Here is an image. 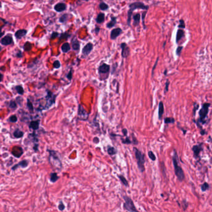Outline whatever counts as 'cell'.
Returning <instances> with one entry per match:
<instances>
[{
	"label": "cell",
	"mask_w": 212,
	"mask_h": 212,
	"mask_svg": "<svg viewBox=\"0 0 212 212\" xmlns=\"http://www.w3.org/2000/svg\"><path fill=\"white\" fill-rule=\"evenodd\" d=\"M172 161H173L175 175L177 176L178 181L182 182L185 178V175H184V172L183 171L182 167H181V165H179V163H178V155L177 153L175 152V151H174V156L172 157Z\"/></svg>",
	"instance_id": "1"
},
{
	"label": "cell",
	"mask_w": 212,
	"mask_h": 212,
	"mask_svg": "<svg viewBox=\"0 0 212 212\" xmlns=\"http://www.w3.org/2000/svg\"><path fill=\"white\" fill-rule=\"evenodd\" d=\"M148 8H149L148 6L145 5L143 3L141 2H134L130 4V9H129L128 13V25L130 26L131 20L133 11H134L136 9H141L147 11Z\"/></svg>",
	"instance_id": "2"
},
{
	"label": "cell",
	"mask_w": 212,
	"mask_h": 212,
	"mask_svg": "<svg viewBox=\"0 0 212 212\" xmlns=\"http://www.w3.org/2000/svg\"><path fill=\"white\" fill-rule=\"evenodd\" d=\"M134 151L135 154V156H136V159L137 160V166L139 171L141 172H143L144 171V162H145V159H144V155L142 153L141 151L137 149L136 147H134Z\"/></svg>",
	"instance_id": "3"
},
{
	"label": "cell",
	"mask_w": 212,
	"mask_h": 212,
	"mask_svg": "<svg viewBox=\"0 0 212 212\" xmlns=\"http://www.w3.org/2000/svg\"><path fill=\"white\" fill-rule=\"evenodd\" d=\"M124 200L125 201L124 205H123L124 210L129 211H137L133 200L131 199L130 197L128 196H124Z\"/></svg>",
	"instance_id": "4"
},
{
	"label": "cell",
	"mask_w": 212,
	"mask_h": 212,
	"mask_svg": "<svg viewBox=\"0 0 212 212\" xmlns=\"http://www.w3.org/2000/svg\"><path fill=\"white\" fill-rule=\"evenodd\" d=\"M210 103H205L203 104L202 108L201 110H200L199 111V115L200 120H204L206 116H207V114H208V109L209 107H210Z\"/></svg>",
	"instance_id": "5"
},
{
	"label": "cell",
	"mask_w": 212,
	"mask_h": 212,
	"mask_svg": "<svg viewBox=\"0 0 212 212\" xmlns=\"http://www.w3.org/2000/svg\"><path fill=\"white\" fill-rule=\"evenodd\" d=\"M78 116L80 120H87L88 119L89 114L87 112L86 110H85L82 105L80 104L78 107Z\"/></svg>",
	"instance_id": "6"
},
{
	"label": "cell",
	"mask_w": 212,
	"mask_h": 212,
	"mask_svg": "<svg viewBox=\"0 0 212 212\" xmlns=\"http://www.w3.org/2000/svg\"><path fill=\"white\" fill-rule=\"evenodd\" d=\"M13 43V37L11 34H7L1 39V44L3 46H8Z\"/></svg>",
	"instance_id": "7"
},
{
	"label": "cell",
	"mask_w": 212,
	"mask_h": 212,
	"mask_svg": "<svg viewBox=\"0 0 212 212\" xmlns=\"http://www.w3.org/2000/svg\"><path fill=\"white\" fill-rule=\"evenodd\" d=\"M121 48L122 49L121 55L123 58L128 57L130 54V48L127 46L126 43H122L121 44Z\"/></svg>",
	"instance_id": "8"
},
{
	"label": "cell",
	"mask_w": 212,
	"mask_h": 212,
	"mask_svg": "<svg viewBox=\"0 0 212 212\" xmlns=\"http://www.w3.org/2000/svg\"><path fill=\"white\" fill-rule=\"evenodd\" d=\"M93 44L90 43L87 44L85 46V47L83 48L82 50V54H83V56H87L90 53L91 50L93 49Z\"/></svg>",
	"instance_id": "9"
},
{
	"label": "cell",
	"mask_w": 212,
	"mask_h": 212,
	"mask_svg": "<svg viewBox=\"0 0 212 212\" xmlns=\"http://www.w3.org/2000/svg\"><path fill=\"white\" fill-rule=\"evenodd\" d=\"M122 33V29L121 28H115L114 29H113L111 32V35H110V37H111V39L114 40V39H116Z\"/></svg>",
	"instance_id": "10"
},
{
	"label": "cell",
	"mask_w": 212,
	"mask_h": 212,
	"mask_svg": "<svg viewBox=\"0 0 212 212\" xmlns=\"http://www.w3.org/2000/svg\"><path fill=\"white\" fill-rule=\"evenodd\" d=\"M47 107H50L52 104H54L56 101V97H54L52 95V92L48 91L47 96Z\"/></svg>",
	"instance_id": "11"
},
{
	"label": "cell",
	"mask_w": 212,
	"mask_h": 212,
	"mask_svg": "<svg viewBox=\"0 0 212 212\" xmlns=\"http://www.w3.org/2000/svg\"><path fill=\"white\" fill-rule=\"evenodd\" d=\"M13 156L16 157L17 158L20 157L23 154V151L21 147H14L12 151Z\"/></svg>",
	"instance_id": "12"
},
{
	"label": "cell",
	"mask_w": 212,
	"mask_h": 212,
	"mask_svg": "<svg viewBox=\"0 0 212 212\" xmlns=\"http://www.w3.org/2000/svg\"><path fill=\"white\" fill-rule=\"evenodd\" d=\"M67 8V5L63 3H59L56 4L54 6V9L57 12H62L65 11Z\"/></svg>",
	"instance_id": "13"
},
{
	"label": "cell",
	"mask_w": 212,
	"mask_h": 212,
	"mask_svg": "<svg viewBox=\"0 0 212 212\" xmlns=\"http://www.w3.org/2000/svg\"><path fill=\"white\" fill-rule=\"evenodd\" d=\"M110 65L108 64H106V63H104V64L101 65V66L99 67V73H108V72L110 71Z\"/></svg>",
	"instance_id": "14"
},
{
	"label": "cell",
	"mask_w": 212,
	"mask_h": 212,
	"mask_svg": "<svg viewBox=\"0 0 212 212\" xmlns=\"http://www.w3.org/2000/svg\"><path fill=\"white\" fill-rule=\"evenodd\" d=\"M27 34V30L26 29H20L17 30L15 33V37L17 39H22L23 37L26 36Z\"/></svg>",
	"instance_id": "15"
},
{
	"label": "cell",
	"mask_w": 212,
	"mask_h": 212,
	"mask_svg": "<svg viewBox=\"0 0 212 212\" xmlns=\"http://www.w3.org/2000/svg\"><path fill=\"white\" fill-rule=\"evenodd\" d=\"M28 164H29L28 161H26V160H23V161H21V162H20L19 164H17L14 165V166H13L12 167V170H13V171H14V170H16L17 169V167H18V166H21L23 168L26 167L28 165Z\"/></svg>",
	"instance_id": "16"
},
{
	"label": "cell",
	"mask_w": 212,
	"mask_h": 212,
	"mask_svg": "<svg viewBox=\"0 0 212 212\" xmlns=\"http://www.w3.org/2000/svg\"><path fill=\"white\" fill-rule=\"evenodd\" d=\"M184 35H185V32L184 31V30L182 29H179L177 30V37H176V43H178L180 40H181V39L182 37H184Z\"/></svg>",
	"instance_id": "17"
},
{
	"label": "cell",
	"mask_w": 212,
	"mask_h": 212,
	"mask_svg": "<svg viewBox=\"0 0 212 212\" xmlns=\"http://www.w3.org/2000/svg\"><path fill=\"white\" fill-rule=\"evenodd\" d=\"M164 111V104L162 101L159 102V111H158V116H159V119L161 120L163 116Z\"/></svg>",
	"instance_id": "18"
},
{
	"label": "cell",
	"mask_w": 212,
	"mask_h": 212,
	"mask_svg": "<svg viewBox=\"0 0 212 212\" xmlns=\"http://www.w3.org/2000/svg\"><path fill=\"white\" fill-rule=\"evenodd\" d=\"M72 46L74 50H78L80 49V43L77 39L74 38L72 41Z\"/></svg>",
	"instance_id": "19"
},
{
	"label": "cell",
	"mask_w": 212,
	"mask_h": 212,
	"mask_svg": "<svg viewBox=\"0 0 212 212\" xmlns=\"http://www.w3.org/2000/svg\"><path fill=\"white\" fill-rule=\"evenodd\" d=\"M39 121H33L30 123L29 128L33 130H36L39 129Z\"/></svg>",
	"instance_id": "20"
},
{
	"label": "cell",
	"mask_w": 212,
	"mask_h": 212,
	"mask_svg": "<svg viewBox=\"0 0 212 212\" xmlns=\"http://www.w3.org/2000/svg\"><path fill=\"white\" fill-rule=\"evenodd\" d=\"M140 18H141L140 14L137 13V14H134V16H133V19H134V23H133V24H134V26H137L139 25V22H140Z\"/></svg>",
	"instance_id": "21"
},
{
	"label": "cell",
	"mask_w": 212,
	"mask_h": 212,
	"mask_svg": "<svg viewBox=\"0 0 212 212\" xmlns=\"http://www.w3.org/2000/svg\"><path fill=\"white\" fill-rule=\"evenodd\" d=\"M61 49H62V51L64 53H67L70 50V46L68 43H65L63 44L61 47Z\"/></svg>",
	"instance_id": "22"
},
{
	"label": "cell",
	"mask_w": 212,
	"mask_h": 212,
	"mask_svg": "<svg viewBox=\"0 0 212 212\" xmlns=\"http://www.w3.org/2000/svg\"><path fill=\"white\" fill-rule=\"evenodd\" d=\"M13 135H14V136L16 138H20V137H23V135H24V133H23V131H21L17 129V130L14 131Z\"/></svg>",
	"instance_id": "23"
},
{
	"label": "cell",
	"mask_w": 212,
	"mask_h": 212,
	"mask_svg": "<svg viewBox=\"0 0 212 212\" xmlns=\"http://www.w3.org/2000/svg\"><path fill=\"white\" fill-rule=\"evenodd\" d=\"M116 23V18L115 17H111V21L107 24V27L108 28H111L115 25Z\"/></svg>",
	"instance_id": "24"
},
{
	"label": "cell",
	"mask_w": 212,
	"mask_h": 212,
	"mask_svg": "<svg viewBox=\"0 0 212 212\" xmlns=\"http://www.w3.org/2000/svg\"><path fill=\"white\" fill-rule=\"evenodd\" d=\"M50 181H51L52 182H56L58 179H59V177L57 175V174L56 172H54V173L50 174Z\"/></svg>",
	"instance_id": "25"
},
{
	"label": "cell",
	"mask_w": 212,
	"mask_h": 212,
	"mask_svg": "<svg viewBox=\"0 0 212 212\" xmlns=\"http://www.w3.org/2000/svg\"><path fill=\"white\" fill-rule=\"evenodd\" d=\"M97 22L98 23H102L104 20V14L103 13H100L97 17Z\"/></svg>",
	"instance_id": "26"
},
{
	"label": "cell",
	"mask_w": 212,
	"mask_h": 212,
	"mask_svg": "<svg viewBox=\"0 0 212 212\" xmlns=\"http://www.w3.org/2000/svg\"><path fill=\"white\" fill-rule=\"evenodd\" d=\"M192 150H193V151H194V154H195V156H198L200 152L201 151L202 148L198 146H194V147H192Z\"/></svg>",
	"instance_id": "27"
},
{
	"label": "cell",
	"mask_w": 212,
	"mask_h": 212,
	"mask_svg": "<svg viewBox=\"0 0 212 212\" xmlns=\"http://www.w3.org/2000/svg\"><path fill=\"white\" fill-rule=\"evenodd\" d=\"M107 151H108V153L110 155H114L116 153V150L115 148L111 147V146H108Z\"/></svg>",
	"instance_id": "28"
},
{
	"label": "cell",
	"mask_w": 212,
	"mask_h": 212,
	"mask_svg": "<svg viewBox=\"0 0 212 212\" xmlns=\"http://www.w3.org/2000/svg\"><path fill=\"white\" fill-rule=\"evenodd\" d=\"M68 19H69V14H63V15H62V16L59 18V21H60V23H65V22H66Z\"/></svg>",
	"instance_id": "29"
},
{
	"label": "cell",
	"mask_w": 212,
	"mask_h": 212,
	"mask_svg": "<svg viewBox=\"0 0 212 212\" xmlns=\"http://www.w3.org/2000/svg\"><path fill=\"white\" fill-rule=\"evenodd\" d=\"M118 177H119V178L120 179V181H121V182L123 183V185H124L126 187L128 186V182L127 180L126 179V178L124 177V176H123V175H119Z\"/></svg>",
	"instance_id": "30"
},
{
	"label": "cell",
	"mask_w": 212,
	"mask_h": 212,
	"mask_svg": "<svg viewBox=\"0 0 212 212\" xmlns=\"http://www.w3.org/2000/svg\"><path fill=\"white\" fill-rule=\"evenodd\" d=\"M15 89L16 90L17 92L20 95H23L24 93V89H23V87L20 86V85H18V86H16L15 87Z\"/></svg>",
	"instance_id": "31"
},
{
	"label": "cell",
	"mask_w": 212,
	"mask_h": 212,
	"mask_svg": "<svg viewBox=\"0 0 212 212\" xmlns=\"http://www.w3.org/2000/svg\"><path fill=\"white\" fill-rule=\"evenodd\" d=\"M99 7H100V9H101V10H107L108 9V4L104 3H103V2L100 4Z\"/></svg>",
	"instance_id": "32"
},
{
	"label": "cell",
	"mask_w": 212,
	"mask_h": 212,
	"mask_svg": "<svg viewBox=\"0 0 212 212\" xmlns=\"http://www.w3.org/2000/svg\"><path fill=\"white\" fill-rule=\"evenodd\" d=\"M24 50H26V51H29V50H31V49H32L31 44L28 43V42H27V43H26L25 44H24Z\"/></svg>",
	"instance_id": "33"
},
{
	"label": "cell",
	"mask_w": 212,
	"mask_h": 212,
	"mask_svg": "<svg viewBox=\"0 0 212 212\" xmlns=\"http://www.w3.org/2000/svg\"><path fill=\"white\" fill-rule=\"evenodd\" d=\"M201 188H202V190L203 192L207 190H208L209 188V185H208V183H207V182L204 183V184L202 185Z\"/></svg>",
	"instance_id": "34"
},
{
	"label": "cell",
	"mask_w": 212,
	"mask_h": 212,
	"mask_svg": "<svg viewBox=\"0 0 212 212\" xmlns=\"http://www.w3.org/2000/svg\"><path fill=\"white\" fill-rule=\"evenodd\" d=\"M165 123L166 124H169V123H174L175 122V120L173 118H167L164 120Z\"/></svg>",
	"instance_id": "35"
},
{
	"label": "cell",
	"mask_w": 212,
	"mask_h": 212,
	"mask_svg": "<svg viewBox=\"0 0 212 212\" xmlns=\"http://www.w3.org/2000/svg\"><path fill=\"white\" fill-rule=\"evenodd\" d=\"M148 156H149V158H150L152 161H156V156H155L154 154L153 153V152L152 151H149V152H148Z\"/></svg>",
	"instance_id": "36"
},
{
	"label": "cell",
	"mask_w": 212,
	"mask_h": 212,
	"mask_svg": "<svg viewBox=\"0 0 212 212\" xmlns=\"http://www.w3.org/2000/svg\"><path fill=\"white\" fill-rule=\"evenodd\" d=\"M9 107H10V108L13 109V110L16 108V107H17L16 102L15 101H11L9 103Z\"/></svg>",
	"instance_id": "37"
},
{
	"label": "cell",
	"mask_w": 212,
	"mask_h": 212,
	"mask_svg": "<svg viewBox=\"0 0 212 212\" xmlns=\"http://www.w3.org/2000/svg\"><path fill=\"white\" fill-rule=\"evenodd\" d=\"M53 65L55 69H59L60 67V62L59 60H56L54 62Z\"/></svg>",
	"instance_id": "38"
},
{
	"label": "cell",
	"mask_w": 212,
	"mask_h": 212,
	"mask_svg": "<svg viewBox=\"0 0 212 212\" xmlns=\"http://www.w3.org/2000/svg\"><path fill=\"white\" fill-rule=\"evenodd\" d=\"M9 120L11 122L13 123H16L17 121V118L16 115H12L9 118Z\"/></svg>",
	"instance_id": "39"
},
{
	"label": "cell",
	"mask_w": 212,
	"mask_h": 212,
	"mask_svg": "<svg viewBox=\"0 0 212 212\" xmlns=\"http://www.w3.org/2000/svg\"><path fill=\"white\" fill-rule=\"evenodd\" d=\"M27 107H28L29 110L30 111H31V112L33 111V104H32V103L30 102V101H29V100H27Z\"/></svg>",
	"instance_id": "40"
},
{
	"label": "cell",
	"mask_w": 212,
	"mask_h": 212,
	"mask_svg": "<svg viewBox=\"0 0 212 212\" xmlns=\"http://www.w3.org/2000/svg\"><path fill=\"white\" fill-rule=\"evenodd\" d=\"M185 23H184V21L183 19H181L180 20V24H179V26H178V27L184 29V28H185Z\"/></svg>",
	"instance_id": "41"
},
{
	"label": "cell",
	"mask_w": 212,
	"mask_h": 212,
	"mask_svg": "<svg viewBox=\"0 0 212 212\" xmlns=\"http://www.w3.org/2000/svg\"><path fill=\"white\" fill-rule=\"evenodd\" d=\"M182 49H183L182 46H178V47H177V51H176V53H177V56H181V52H182Z\"/></svg>",
	"instance_id": "42"
},
{
	"label": "cell",
	"mask_w": 212,
	"mask_h": 212,
	"mask_svg": "<svg viewBox=\"0 0 212 212\" xmlns=\"http://www.w3.org/2000/svg\"><path fill=\"white\" fill-rule=\"evenodd\" d=\"M58 208H59V210H60V211H63V210L65 209V205L63 204V203H62V202H61L60 203V204L59 205Z\"/></svg>",
	"instance_id": "43"
},
{
	"label": "cell",
	"mask_w": 212,
	"mask_h": 212,
	"mask_svg": "<svg viewBox=\"0 0 212 212\" xmlns=\"http://www.w3.org/2000/svg\"><path fill=\"white\" fill-rule=\"evenodd\" d=\"M158 61H159V57H158L157 59L156 62H155V64H154V67H153V69H152V75H153V74H154V70H155V69H156V65H157Z\"/></svg>",
	"instance_id": "44"
},
{
	"label": "cell",
	"mask_w": 212,
	"mask_h": 212,
	"mask_svg": "<svg viewBox=\"0 0 212 212\" xmlns=\"http://www.w3.org/2000/svg\"><path fill=\"white\" fill-rule=\"evenodd\" d=\"M123 143L124 144H131V141L130 140V139L128 137H126V138L124 139V140L123 141Z\"/></svg>",
	"instance_id": "45"
},
{
	"label": "cell",
	"mask_w": 212,
	"mask_h": 212,
	"mask_svg": "<svg viewBox=\"0 0 212 212\" xmlns=\"http://www.w3.org/2000/svg\"><path fill=\"white\" fill-rule=\"evenodd\" d=\"M67 78L69 80H72V70L70 71L69 73H68L67 76Z\"/></svg>",
	"instance_id": "46"
},
{
	"label": "cell",
	"mask_w": 212,
	"mask_h": 212,
	"mask_svg": "<svg viewBox=\"0 0 212 212\" xmlns=\"http://www.w3.org/2000/svg\"><path fill=\"white\" fill-rule=\"evenodd\" d=\"M58 35H59V34H58L57 33H56V32H54V33H53L52 34V35H51V37H50V38H51L52 39H54V38H56V37H57L58 36Z\"/></svg>",
	"instance_id": "47"
},
{
	"label": "cell",
	"mask_w": 212,
	"mask_h": 212,
	"mask_svg": "<svg viewBox=\"0 0 212 212\" xmlns=\"http://www.w3.org/2000/svg\"><path fill=\"white\" fill-rule=\"evenodd\" d=\"M146 13H147V11H144V13H143V16H143V25H144V28H145V26H144V17H145V16H146Z\"/></svg>",
	"instance_id": "48"
},
{
	"label": "cell",
	"mask_w": 212,
	"mask_h": 212,
	"mask_svg": "<svg viewBox=\"0 0 212 212\" xmlns=\"http://www.w3.org/2000/svg\"><path fill=\"white\" fill-rule=\"evenodd\" d=\"M16 57H23V54H22V52H20V51H19L18 53H17V54H16Z\"/></svg>",
	"instance_id": "49"
},
{
	"label": "cell",
	"mask_w": 212,
	"mask_h": 212,
	"mask_svg": "<svg viewBox=\"0 0 212 212\" xmlns=\"http://www.w3.org/2000/svg\"><path fill=\"white\" fill-rule=\"evenodd\" d=\"M122 132H123V134H124V136H126V135H127L128 131H127V130H126V129H123V130H122Z\"/></svg>",
	"instance_id": "50"
},
{
	"label": "cell",
	"mask_w": 212,
	"mask_h": 212,
	"mask_svg": "<svg viewBox=\"0 0 212 212\" xmlns=\"http://www.w3.org/2000/svg\"><path fill=\"white\" fill-rule=\"evenodd\" d=\"M93 141H94V143H95L96 144L98 143H99V139H98V137H95V138H94Z\"/></svg>",
	"instance_id": "51"
},
{
	"label": "cell",
	"mask_w": 212,
	"mask_h": 212,
	"mask_svg": "<svg viewBox=\"0 0 212 212\" xmlns=\"http://www.w3.org/2000/svg\"><path fill=\"white\" fill-rule=\"evenodd\" d=\"M169 81H167V82H166V87H165V90H166L165 91H168V87H169Z\"/></svg>",
	"instance_id": "52"
},
{
	"label": "cell",
	"mask_w": 212,
	"mask_h": 212,
	"mask_svg": "<svg viewBox=\"0 0 212 212\" xmlns=\"http://www.w3.org/2000/svg\"><path fill=\"white\" fill-rule=\"evenodd\" d=\"M99 31H100V28H99V27H96L95 29V33H97V34H98V33H99Z\"/></svg>",
	"instance_id": "53"
}]
</instances>
